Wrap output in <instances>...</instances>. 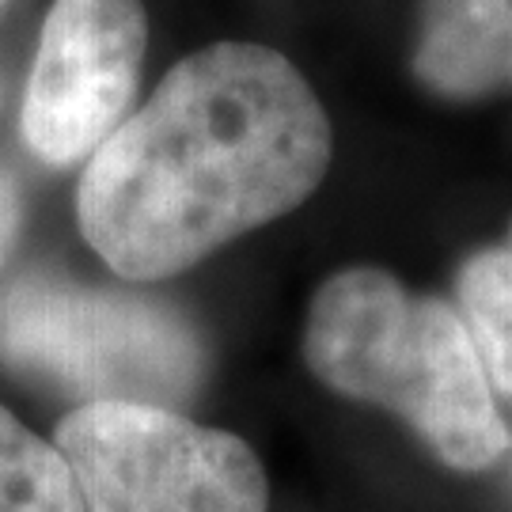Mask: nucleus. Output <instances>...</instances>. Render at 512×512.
Listing matches in <instances>:
<instances>
[{
  "instance_id": "1",
  "label": "nucleus",
  "mask_w": 512,
  "mask_h": 512,
  "mask_svg": "<svg viewBox=\"0 0 512 512\" xmlns=\"http://www.w3.org/2000/svg\"><path fill=\"white\" fill-rule=\"evenodd\" d=\"M330 122L293 61L255 42L183 57L88 156L76 224L126 281H160L308 202Z\"/></svg>"
},
{
  "instance_id": "2",
  "label": "nucleus",
  "mask_w": 512,
  "mask_h": 512,
  "mask_svg": "<svg viewBox=\"0 0 512 512\" xmlns=\"http://www.w3.org/2000/svg\"><path fill=\"white\" fill-rule=\"evenodd\" d=\"M304 357L330 391L395 410L456 471H486L509 448L463 319L433 296H410L376 266L323 281Z\"/></svg>"
},
{
  "instance_id": "3",
  "label": "nucleus",
  "mask_w": 512,
  "mask_h": 512,
  "mask_svg": "<svg viewBox=\"0 0 512 512\" xmlns=\"http://www.w3.org/2000/svg\"><path fill=\"white\" fill-rule=\"evenodd\" d=\"M0 365L84 403L171 410L198 387L205 353L194 327L167 304L23 274L0 289Z\"/></svg>"
},
{
  "instance_id": "4",
  "label": "nucleus",
  "mask_w": 512,
  "mask_h": 512,
  "mask_svg": "<svg viewBox=\"0 0 512 512\" xmlns=\"http://www.w3.org/2000/svg\"><path fill=\"white\" fill-rule=\"evenodd\" d=\"M84 512H266L239 437L148 403H80L54 433Z\"/></svg>"
},
{
  "instance_id": "5",
  "label": "nucleus",
  "mask_w": 512,
  "mask_h": 512,
  "mask_svg": "<svg viewBox=\"0 0 512 512\" xmlns=\"http://www.w3.org/2000/svg\"><path fill=\"white\" fill-rule=\"evenodd\" d=\"M148 46L141 0H54L23 95V141L69 167L122 126Z\"/></svg>"
},
{
  "instance_id": "6",
  "label": "nucleus",
  "mask_w": 512,
  "mask_h": 512,
  "mask_svg": "<svg viewBox=\"0 0 512 512\" xmlns=\"http://www.w3.org/2000/svg\"><path fill=\"white\" fill-rule=\"evenodd\" d=\"M414 69L448 99L512 92V0H425Z\"/></svg>"
},
{
  "instance_id": "7",
  "label": "nucleus",
  "mask_w": 512,
  "mask_h": 512,
  "mask_svg": "<svg viewBox=\"0 0 512 512\" xmlns=\"http://www.w3.org/2000/svg\"><path fill=\"white\" fill-rule=\"evenodd\" d=\"M456 293L459 319L471 330L486 380L512 395V232L501 247H486L463 262Z\"/></svg>"
},
{
  "instance_id": "8",
  "label": "nucleus",
  "mask_w": 512,
  "mask_h": 512,
  "mask_svg": "<svg viewBox=\"0 0 512 512\" xmlns=\"http://www.w3.org/2000/svg\"><path fill=\"white\" fill-rule=\"evenodd\" d=\"M0 512H84L69 463L0 406Z\"/></svg>"
},
{
  "instance_id": "9",
  "label": "nucleus",
  "mask_w": 512,
  "mask_h": 512,
  "mask_svg": "<svg viewBox=\"0 0 512 512\" xmlns=\"http://www.w3.org/2000/svg\"><path fill=\"white\" fill-rule=\"evenodd\" d=\"M19 228H23V198H19L16 179L0 167V270L16 251Z\"/></svg>"
},
{
  "instance_id": "10",
  "label": "nucleus",
  "mask_w": 512,
  "mask_h": 512,
  "mask_svg": "<svg viewBox=\"0 0 512 512\" xmlns=\"http://www.w3.org/2000/svg\"><path fill=\"white\" fill-rule=\"evenodd\" d=\"M0 8H4V0H0Z\"/></svg>"
}]
</instances>
